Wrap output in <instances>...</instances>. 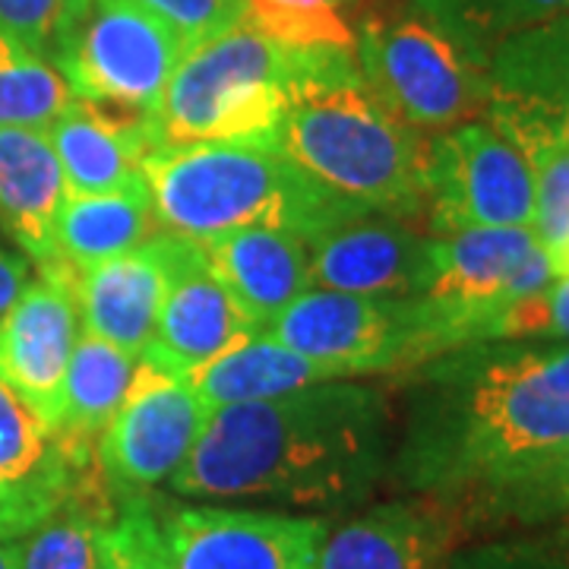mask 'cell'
<instances>
[{
  "mask_svg": "<svg viewBox=\"0 0 569 569\" xmlns=\"http://www.w3.org/2000/svg\"><path fill=\"white\" fill-rule=\"evenodd\" d=\"M399 488L456 503L569 443V339H493L399 373Z\"/></svg>",
  "mask_w": 569,
  "mask_h": 569,
  "instance_id": "6da1fadb",
  "label": "cell"
},
{
  "mask_svg": "<svg viewBox=\"0 0 569 569\" xmlns=\"http://www.w3.org/2000/svg\"><path fill=\"white\" fill-rule=\"evenodd\" d=\"M389 459L387 389L329 380L276 399L216 408L168 485L190 500L342 512L373 493Z\"/></svg>",
  "mask_w": 569,
  "mask_h": 569,
  "instance_id": "7a4b0ae2",
  "label": "cell"
},
{
  "mask_svg": "<svg viewBox=\"0 0 569 569\" xmlns=\"http://www.w3.org/2000/svg\"><path fill=\"white\" fill-rule=\"evenodd\" d=\"M272 146L348 203L399 219L425 216L430 137L373 96L355 48H298Z\"/></svg>",
  "mask_w": 569,
  "mask_h": 569,
  "instance_id": "3957f363",
  "label": "cell"
},
{
  "mask_svg": "<svg viewBox=\"0 0 569 569\" xmlns=\"http://www.w3.org/2000/svg\"><path fill=\"white\" fill-rule=\"evenodd\" d=\"M142 178L159 228L197 244L238 228H282L310 241L365 209L310 181L272 142L156 146Z\"/></svg>",
  "mask_w": 569,
  "mask_h": 569,
  "instance_id": "277c9868",
  "label": "cell"
},
{
  "mask_svg": "<svg viewBox=\"0 0 569 569\" xmlns=\"http://www.w3.org/2000/svg\"><path fill=\"white\" fill-rule=\"evenodd\" d=\"M295 70L298 48L269 39L247 20L190 48L156 114L159 146L272 142Z\"/></svg>",
  "mask_w": 569,
  "mask_h": 569,
  "instance_id": "5b68a950",
  "label": "cell"
},
{
  "mask_svg": "<svg viewBox=\"0 0 569 569\" xmlns=\"http://www.w3.org/2000/svg\"><path fill=\"white\" fill-rule=\"evenodd\" d=\"M553 263L531 228H466L430 238V269L418 298L425 361L490 342L509 305L548 288Z\"/></svg>",
  "mask_w": 569,
  "mask_h": 569,
  "instance_id": "8992f818",
  "label": "cell"
},
{
  "mask_svg": "<svg viewBox=\"0 0 569 569\" xmlns=\"http://www.w3.org/2000/svg\"><path fill=\"white\" fill-rule=\"evenodd\" d=\"M355 61L373 96L421 133L485 118V67L415 7L396 20H367L355 36Z\"/></svg>",
  "mask_w": 569,
  "mask_h": 569,
  "instance_id": "52a82bcc",
  "label": "cell"
},
{
  "mask_svg": "<svg viewBox=\"0 0 569 569\" xmlns=\"http://www.w3.org/2000/svg\"><path fill=\"white\" fill-rule=\"evenodd\" d=\"M183 54L181 36L137 0H86L54 67L77 99L137 108L156 118Z\"/></svg>",
  "mask_w": 569,
  "mask_h": 569,
  "instance_id": "ba28073f",
  "label": "cell"
},
{
  "mask_svg": "<svg viewBox=\"0 0 569 569\" xmlns=\"http://www.w3.org/2000/svg\"><path fill=\"white\" fill-rule=\"evenodd\" d=\"M263 332L326 367L336 380L406 373L425 365L418 298L307 288Z\"/></svg>",
  "mask_w": 569,
  "mask_h": 569,
  "instance_id": "9c48e42d",
  "label": "cell"
},
{
  "mask_svg": "<svg viewBox=\"0 0 569 569\" xmlns=\"http://www.w3.org/2000/svg\"><path fill=\"white\" fill-rule=\"evenodd\" d=\"M529 159L488 121L433 133L427 146V234L466 228H531Z\"/></svg>",
  "mask_w": 569,
  "mask_h": 569,
  "instance_id": "30bf717a",
  "label": "cell"
},
{
  "mask_svg": "<svg viewBox=\"0 0 569 569\" xmlns=\"http://www.w3.org/2000/svg\"><path fill=\"white\" fill-rule=\"evenodd\" d=\"M212 408L181 377L156 365L137 367L121 411L96 440V466L118 497L149 493L187 462Z\"/></svg>",
  "mask_w": 569,
  "mask_h": 569,
  "instance_id": "8fae6325",
  "label": "cell"
},
{
  "mask_svg": "<svg viewBox=\"0 0 569 569\" xmlns=\"http://www.w3.org/2000/svg\"><path fill=\"white\" fill-rule=\"evenodd\" d=\"M329 522L269 509L181 507L162 519L171 569H310Z\"/></svg>",
  "mask_w": 569,
  "mask_h": 569,
  "instance_id": "7c38bea8",
  "label": "cell"
},
{
  "mask_svg": "<svg viewBox=\"0 0 569 569\" xmlns=\"http://www.w3.org/2000/svg\"><path fill=\"white\" fill-rule=\"evenodd\" d=\"M485 121L522 156L550 140H567L569 17L535 26L490 51Z\"/></svg>",
  "mask_w": 569,
  "mask_h": 569,
  "instance_id": "4fadbf2b",
  "label": "cell"
},
{
  "mask_svg": "<svg viewBox=\"0 0 569 569\" xmlns=\"http://www.w3.org/2000/svg\"><path fill=\"white\" fill-rule=\"evenodd\" d=\"M310 288L377 295V298H415L427 284L430 234L411 228L408 219L355 209L339 222L307 241Z\"/></svg>",
  "mask_w": 569,
  "mask_h": 569,
  "instance_id": "5bb4252c",
  "label": "cell"
},
{
  "mask_svg": "<svg viewBox=\"0 0 569 569\" xmlns=\"http://www.w3.org/2000/svg\"><path fill=\"white\" fill-rule=\"evenodd\" d=\"M162 244L168 288L156 332L140 358L183 380L260 329L247 323L241 307L209 272L203 247L171 231H162Z\"/></svg>",
  "mask_w": 569,
  "mask_h": 569,
  "instance_id": "9a60e30c",
  "label": "cell"
},
{
  "mask_svg": "<svg viewBox=\"0 0 569 569\" xmlns=\"http://www.w3.org/2000/svg\"><path fill=\"white\" fill-rule=\"evenodd\" d=\"M80 332L73 276L61 266L39 269L20 301L0 320V380L17 389L48 427L54 421L58 392Z\"/></svg>",
  "mask_w": 569,
  "mask_h": 569,
  "instance_id": "2e32d148",
  "label": "cell"
},
{
  "mask_svg": "<svg viewBox=\"0 0 569 569\" xmlns=\"http://www.w3.org/2000/svg\"><path fill=\"white\" fill-rule=\"evenodd\" d=\"M67 193L102 197L146 187L142 162L159 146L156 118L121 104L73 99L44 130Z\"/></svg>",
  "mask_w": 569,
  "mask_h": 569,
  "instance_id": "e0dca14e",
  "label": "cell"
},
{
  "mask_svg": "<svg viewBox=\"0 0 569 569\" xmlns=\"http://www.w3.org/2000/svg\"><path fill=\"white\" fill-rule=\"evenodd\" d=\"M459 529L443 500H389L326 531L310 569H447Z\"/></svg>",
  "mask_w": 569,
  "mask_h": 569,
  "instance_id": "ac0fdd59",
  "label": "cell"
},
{
  "mask_svg": "<svg viewBox=\"0 0 569 569\" xmlns=\"http://www.w3.org/2000/svg\"><path fill=\"white\" fill-rule=\"evenodd\" d=\"M206 266L253 329L269 323L310 288L307 241L282 228H238L203 241Z\"/></svg>",
  "mask_w": 569,
  "mask_h": 569,
  "instance_id": "d6986e66",
  "label": "cell"
},
{
  "mask_svg": "<svg viewBox=\"0 0 569 569\" xmlns=\"http://www.w3.org/2000/svg\"><path fill=\"white\" fill-rule=\"evenodd\" d=\"M168 288L162 228L137 250L73 276L82 332L140 358L152 332Z\"/></svg>",
  "mask_w": 569,
  "mask_h": 569,
  "instance_id": "ffe728a7",
  "label": "cell"
},
{
  "mask_svg": "<svg viewBox=\"0 0 569 569\" xmlns=\"http://www.w3.org/2000/svg\"><path fill=\"white\" fill-rule=\"evenodd\" d=\"M67 197L61 162L39 127H0V228L36 269L58 266L54 222Z\"/></svg>",
  "mask_w": 569,
  "mask_h": 569,
  "instance_id": "44dd1931",
  "label": "cell"
},
{
  "mask_svg": "<svg viewBox=\"0 0 569 569\" xmlns=\"http://www.w3.org/2000/svg\"><path fill=\"white\" fill-rule=\"evenodd\" d=\"M329 380L336 377L326 367L276 342L269 332H250L238 346H231L209 365L197 367L193 373L183 377V383L212 411L222 406L276 399L284 392L329 383Z\"/></svg>",
  "mask_w": 569,
  "mask_h": 569,
  "instance_id": "7402d4cb",
  "label": "cell"
},
{
  "mask_svg": "<svg viewBox=\"0 0 569 569\" xmlns=\"http://www.w3.org/2000/svg\"><path fill=\"white\" fill-rule=\"evenodd\" d=\"M159 231L149 187L102 193V197H77L67 193L58 222H54V247L58 266L70 276L108 263L130 250L146 244Z\"/></svg>",
  "mask_w": 569,
  "mask_h": 569,
  "instance_id": "603a6c76",
  "label": "cell"
},
{
  "mask_svg": "<svg viewBox=\"0 0 569 569\" xmlns=\"http://www.w3.org/2000/svg\"><path fill=\"white\" fill-rule=\"evenodd\" d=\"M118 509L99 466L51 509L39 526L17 538V569H99L102 535Z\"/></svg>",
  "mask_w": 569,
  "mask_h": 569,
  "instance_id": "cb8c5ba5",
  "label": "cell"
},
{
  "mask_svg": "<svg viewBox=\"0 0 569 569\" xmlns=\"http://www.w3.org/2000/svg\"><path fill=\"white\" fill-rule=\"evenodd\" d=\"M137 367L140 358L108 346L89 332H80L58 392V408L51 421L54 433L63 440L96 443L111 418L121 411Z\"/></svg>",
  "mask_w": 569,
  "mask_h": 569,
  "instance_id": "d4e9b609",
  "label": "cell"
},
{
  "mask_svg": "<svg viewBox=\"0 0 569 569\" xmlns=\"http://www.w3.org/2000/svg\"><path fill=\"white\" fill-rule=\"evenodd\" d=\"M459 526H548L569 516V443L447 503Z\"/></svg>",
  "mask_w": 569,
  "mask_h": 569,
  "instance_id": "484cf974",
  "label": "cell"
},
{
  "mask_svg": "<svg viewBox=\"0 0 569 569\" xmlns=\"http://www.w3.org/2000/svg\"><path fill=\"white\" fill-rule=\"evenodd\" d=\"M96 443L63 440L17 389L0 380V485H39L89 459Z\"/></svg>",
  "mask_w": 569,
  "mask_h": 569,
  "instance_id": "4316f807",
  "label": "cell"
},
{
  "mask_svg": "<svg viewBox=\"0 0 569 569\" xmlns=\"http://www.w3.org/2000/svg\"><path fill=\"white\" fill-rule=\"evenodd\" d=\"M411 7L459 41L481 67L500 41L569 17V0H411Z\"/></svg>",
  "mask_w": 569,
  "mask_h": 569,
  "instance_id": "83f0119b",
  "label": "cell"
},
{
  "mask_svg": "<svg viewBox=\"0 0 569 569\" xmlns=\"http://www.w3.org/2000/svg\"><path fill=\"white\" fill-rule=\"evenodd\" d=\"M73 99L54 63L0 29V127L48 130Z\"/></svg>",
  "mask_w": 569,
  "mask_h": 569,
  "instance_id": "f1b7e54d",
  "label": "cell"
},
{
  "mask_svg": "<svg viewBox=\"0 0 569 569\" xmlns=\"http://www.w3.org/2000/svg\"><path fill=\"white\" fill-rule=\"evenodd\" d=\"M526 159L535 181L531 234L545 247L553 272L563 276L569 263V140L541 142Z\"/></svg>",
  "mask_w": 569,
  "mask_h": 569,
  "instance_id": "f546056e",
  "label": "cell"
},
{
  "mask_svg": "<svg viewBox=\"0 0 569 569\" xmlns=\"http://www.w3.org/2000/svg\"><path fill=\"white\" fill-rule=\"evenodd\" d=\"M99 569H171L162 519L149 503V493L118 497V509L102 535Z\"/></svg>",
  "mask_w": 569,
  "mask_h": 569,
  "instance_id": "4dcf8cb0",
  "label": "cell"
},
{
  "mask_svg": "<svg viewBox=\"0 0 569 569\" xmlns=\"http://www.w3.org/2000/svg\"><path fill=\"white\" fill-rule=\"evenodd\" d=\"M82 7L86 0H0V29L54 63L63 36Z\"/></svg>",
  "mask_w": 569,
  "mask_h": 569,
  "instance_id": "1f68e13d",
  "label": "cell"
},
{
  "mask_svg": "<svg viewBox=\"0 0 569 569\" xmlns=\"http://www.w3.org/2000/svg\"><path fill=\"white\" fill-rule=\"evenodd\" d=\"M493 339H569V276L509 305L493 326Z\"/></svg>",
  "mask_w": 569,
  "mask_h": 569,
  "instance_id": "d6a6232c",
  "label": "cell"
},
{
  "mask_svg": "<svg viewBox=\"0 0 569 569\" xmlns=\"http://www.w3.org/2000/svg\"><path fill=\"white\" fill-rule=\"evenodd\" d=\"M447 569H569V541L553 538H507L449 557Z\"/></svg>",
  "mask_w": 569,
  "mask_h": 569,
  "instance_id": "836d02e7",
  "label": "cell"
},
{
  "mask_svg": "<svg viewBox=\"0 0 569 569\" xmlns=\"http://www.w3.org/2000/svg\"><path fill=\"white\" fill-rule=\"evenodd\" d=\"M149 13L164 20L190 48L222 36L244 20L247 0H137Z\"/></svg>",
  "mask_w": 569,
  "mask_h": 569,
  "instance_id": "e575fe53",
  "label": "cell"
},
{
  "mask_svg": "<svg viewBox=\"0 0 569 569\" xmlns=\"http://www.w3.org/2000/svg\"><path fill=\"white\" fill-rule=\"evenodd\" d=\"M32 276H36V266L26 253L0 244V320L10 313V307L20 301L26 284L32 282Z\"/></svg>",
  "mask_w": 569,
  "mask_h": 569,
  "instance_id": "d590c367",
  "label": "cell"
},
{
  "mask_svg": "<svg viewBox=\"0 0 569 569\" xmlns=\"http://www.w3.org/2000/svg\"><path fill=\"white\" fill-rule=\"evenodd\" d=\"M269 3H282V7H307V10H317V7H336L342 0H269Z\"/></svg>",
  "mask_w": 569,
  "mask_h": 569,
  "instance_id": "8d00e7d4",
  "label": "cell"
},
{
  "mask_svg": "<svg viewBox=\"0 0 569 569\" xmlns=\"http://www.w3.org/2000/svg\"><path fill=\"white\" fill-rule=\"evenodd\" d=\"M0 569H17V545L0 541Z\"/></svg>",
  "mask_w": 569,
  "mask_h": 569,
  "instance_id": "74e56055",
  "label": "cell"
},
{
  "mask_svg": "<svg viewBox=\"0 0 569 569\" xmlns=\"http://www.w3.org/2000/svg\"><path fill=\"white\" fill-rule=\"evenodd\" d=\"M563 133H567V140H569V104H567V121H563Z\"/></svg>",
  "mask_w": 569,
  "mask_h": 569,
  "instance_id": "f35d334b",
  "label": "cell"
}]
</instances>
